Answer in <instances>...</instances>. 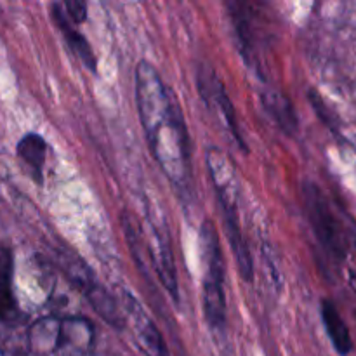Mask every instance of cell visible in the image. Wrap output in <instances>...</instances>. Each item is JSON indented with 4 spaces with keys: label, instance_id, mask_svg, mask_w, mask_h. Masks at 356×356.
Here are the masks:
<instances>
[{
    "label": "cell",
    "instance_id": "cell-1",
    "mask_svg": "<svg viewBox=\"0 0 356 356\" xmlns=\"http://www.w3.org/2000/svg\"><path fill=\"white\" fill-rule=\"evenodd\" d=\"M136 104L149 153L170 183L188 191L191 146L184 115L172 89L148 61L136 66Z\"/></svg>",
    "mask_w": 356,
    "mask_h": 356
},
{
    "label": "cell",
    "instance_id": "cell-2",
    "mask_svg": "<svg viewBox=\"0 0 356 356\" xmlns=\"http://www.w3.org/2000/svg\"><path fill=\"white\" fill-rule=\"evenodd\" d=\"M205 163H207L209 174H211L212 186L216 190V197H218L219 207L222 212V221H225V232L228 236V243L235 256L236 268L238 273L245 282L254 280V261L252 254H250L249 245L243 236L242 226H240V184L238 177H236L235 169H233L232 162L226 159L225 153L219 148L207 149L205 155Z\"/></svg>",
    "mask_w": 356,
    "mask_h": 356
},
{
    "label": "cell",
    "instance_id": "cell-3",
    "mask_svg": "<svg viewBox=\"0 0 356 356\" xmlns=\"http://www.w3.org/2000/svg\"><path fill=\"white\" fill-rule=\"evenodd\" d=\"M200 249L205 266L204 277V316L211 329L222 330L228 320L225 294V257H222L221 243H219L218 229L211 219L202 222L200 228Z\"/></svg>",
    "mask_w": 356,
    "mask_h": 356
},
{
    "label": "cell",
    "instance_id": "cell-4",
    "mask_svg": "<svg viewBox=\"0 0 356 356\" xmlns=\"http://www.w3.org/2000/svg\"><path fill=\"white\" fill-rule=\"evenodd\" d=\"M59 263H61V268L65 270L70 282L86 296L87 301L90 302V306L96 309V313L104 320V322L110 323L115 329L125 327L124 315H122L118 301L113 296L108 294V291L103 285L97 284L92 271L87 268V264L83 263L80 257L73 256L68 250H61V252H59Z\"/></svg>",
    "mask_w": 356,
    "mask_h": 356
},
{
    "label": "cell",
    "instance_id": "cell-5",
    "mask_svg": "<svg viewBox=\"0 0 356 356\" xmlns=\"http://www.w3.org/2000/svg\"><path fill=\"white\" fill-rule=\"evenodd\" d=\"M197 82L205 106L211 110V113H214L216 117H218V120L221 122V125L225 127V131L228 132L229 138L235 141L236 148H238L243 155H247L249 146H247L245 139H243L242 136V131H240L235 106H233L232 99H229L228 92H226L225 83H222L221 79L216 75L214 70L209 68V66H202V68L198 70Z\"/></svg>",
    "mask_w": 356,
    "mask_h": 356
},
{
    "label": "cell",
    "instance_id": "cell-6",
    "mask_svg": "<svg viewBox=\"0 0 356 356\" xmlns=\"http://www.w3.org/2000/svg\"><path fill=\"white\" fill-rule=\"evenodd\" d=\"M302 200H305L306 214H308L309 225L315 232L316 238L327 249V252L334 257L344 256V243L341 236L339 222L327 202L325 195L322 193L316 184L306 181L302 184Z\"/></svg>",
    "mask_w": 356,
    "mask_h": 356
},
{
    "label": "cell",
    "instance_id": "cell-7",
    "mask_svg": "<svg viewBox=\"0 0 356 356\" xmlns=\"http://www.w3.org/2000/svg\"><path fill=\"white\" fill-rule=\"evenodd\" d=\"M124 315L125 327L132 330L136 344L145 356H170L169 348L163 341L162 332L156 323L149 318L141 302L134 298L129 291H124L118 302Z\"/></svg>",
    "mask_w": 356,
    "mask_h": 356
},
{
    "label": "cell",
    "instance_id": "cell-8",
    "mask_svg": "<svg viewBox=\"0 0 356 356\" xmlns=\"http://www.w3.org/2000/svg\"><path fill=\"white\" fill-rule=\"evenodd\" d=\"M229 16L235 24V33L240 49L250 66H259V49L263 47L264 31L261 19L245 3H229Z\"/></svg>",
    "mask_w": 356,
    "mask_h": 356
},
{
    "label": "cell",
    "instance_id": "cell-9",
    "mask_svg": "<svg viewBox=\"0 0 356 356\" xmlns=\"http://www.w3.org/2000/svg\"><path fill=\"white\" fill-rule=\"evenodd\" d=\"M149 226H152V232L155 235L156 245L155 252H149L152 254L153 270L159 275L160 282H162L163 289L170 296V299L174 302H179V282H177L176 263H174L172 243H170V233L169 228H167V222L152 221Z\"/></svg>",
    "mask_w": 356,
    "mask_h": 356
},
{
    "label": "cell",
    "instance_id": "cell-10",
    "mask_svg": "<svg viewBox=\"0 0 356 356\" xmlns=\"http://www.w3.org/2000/svg\"><path fill=\"white\" fill-rule=\"evenodd\" d=\"M51 13L52 19H54L56 26H58L59 31L63 33V37H65L66 45H68L70 51H72L73 54L90 70V72H96L97 63L96 58H94V52L92 49H90L89 42H87V38L83 37L80 31H76L75 28H73L72 21L68 19L61 3H54V6L51 7Z\"/></svg>",
    "mask_w": 356,
    "mask_h": 356
},
{
    "label": "cell",
    "instance_id": "cell-11",
    "mask_svg": "<svg viewBox=\"0 0 356 356\" xmlns=\"http://www.w3.org/2000/svg\"><path fill=\"white\" fill-rule=\"evenodd\" d=\"M28 346L35 355L47 356L59 353L61 348V320L42 318L28 332Z\"/></svg>",
    "mask_w": 356,
    "mask_h": 356
},
{
    "label": "cell",
    "instance_id": "cell-12",
    "mask_svg": "<svg viewBox=\"0 0 356 356\" xmlns=\"http://www.w3.org/2000/svg\"><path fill=\"white\" fill-rule=\"evenodd\" d=\"M47 149L45 139L35 132L23 136L16 146L17 159L21 160V163L26 167L28 172L37 183H42V177H44L42 172H44L45 160H47Z\"/></svg>",
    "mask_w": 356,
    "mask_h": 356
},
{
    "label": "cell",
    "instance_id": "cell-13",
    "mask_svg": "<svg viewBox=\"0 0 356 356\" xmlns=\"http://www.w3.org/2000/svg\"><path fill=\"white\" fill-rule=\"evenodd\" d=\"M94 339V327L83 318H65L61 320V348L59 353L83 355Z\"/></svg>",
    "mask_w": 356,
    "mask_h": 356
},
{
    "label": "cell",
    "instance_id": "cell-14",
    "mask_svg": "<svg viewBox=\"0 0 356 356\" xmlns=\"http://www.w3.org/2000/svg\"><path fill=\"white\" fill-rule=\"evenodd\" d=\"M261 101L268 113L278 124V127L284 129V132L294 134L298 131V115H296L291 99L285 94L277 89H264L261 92Z\"/></svg>",
    "mask_w": 356,
    "mask_h": 356
},
{
    "label": "cell",
    "instance_id": "cell-15",
    "mask_svg": "<svg viewBox=\"0 0 356 356\" xmlns=\"http://www.w3.org/2000/svg\"><path fill=\"white\" fill-rule=\"evenodd\" d=\"M322 320L323 327H325L327 330V336L332 341L337 353H350V351L353 350V341H351L350 330H348L339 309H337L336 305H334L332 301H329V299H323L322 301Z\"/></svg>",
    "mask_w": 356,
    "mask_h": 356
},
{
    "label": "cell",
    "instance_id": "cell-16",
    "mask_svg": "<svg viewBox=\"0 0 356 356\" xmlns=\"http://www.w3.org/2000/svg\"><path fill=\"white\" fill-rule=\"evenodd\" d=\"M10 271L13 263L7 252L0 254V322L13 320L17 315L16 301L10 289Z\"/></svg>",
    "mask_w": 356,
    "mask_h": 356
},
{
    "label": "cell",
    "instance_id": "cell-17",
    "mask_svg": "<svg viewBox=\"0 0 356 356\" xmlns=\"http://www.w3.org/2000/svg\"><path fill=\"white\" fill-rule=\"evenodd\" d=\"M63 9H65L66 16L72 21L73 24H80L86 21L87 17V3L80 2V0H66L65 3H61Z\"/></svg>",
    "mask_w": 356,
    "mask_h": 356
},
{
    "label": "cell",
    "instance_id": "cell-18",
    "mask_svg": "<svg viewBox=\"0 0 356 356\" xmlns=\"http://www.w3.org/2000/svg\"><path fill=\"white\" fill-rule=\"evenodd\" d=\"M0 356H3V353H2V351H0Z\"/></svg>",
    "mask_w": 356,
    "mask_h": 356
}]
</instances>
